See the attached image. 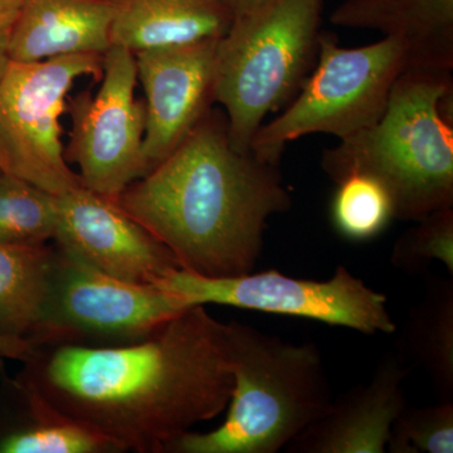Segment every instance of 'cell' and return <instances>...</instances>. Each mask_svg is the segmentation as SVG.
Instances as JSON below:
<instances>
[{
  "mask_svg": "<svg viewBox=\"0 0 453 453\" xmlns=\"http://www.w3.org/2000/svg\"><path fill=\"white\" fill-rule=\"evenodd\" d=\"M26 365L27 389L122 452H168L219 417L234 392L226 325L204 305L119 345L42 344Z\"/></svg>",
  "mask_w": 453,
  "mask_h": 453,
  "instance_id": "1",
  "label": "cell"
},
{
  "mask_svg": "<svg viewBox=\"0 0 453 453\" xmlns=\"http://www.w3.org/2000/svg\"><path fill=\"white\" fill-rule=\"evenodd\" d=\"M277 168L235 150L226 115L210 111L116 202L174 255L181 270L232 279L252 273L267 220L290 208Z\"/></svg>",
  "mask_w": 453,
  "mask_h": 453,
  "instance_id": "2",
  "label": "cell"
},
{
  "mask_svg": "<svg viewBox=\"0 0 453 453\" xmlns=\"http://www.w3.org/2000/svg\"><path fill=\"white\" fill-rule=\"evenodd\" d=\"M451 73L408 67L380 120L324 151L325 174L335 183L350 175L380 181L401 220L453 207Z\"/></svg>",
  "mask_w": 453,
  "mask_h": 453,
  "instance_id": "3",
  "label": "cell"
},
{
  "mask_svg": "<svg viewBox=\"0 0 453 453\" xmlns=\"http://www.w3.org/2000/svg\"><path fill=\"white\" fill-rule=\"evenodd\" d=\"M226 325L234 392L225 422L187 432L172 453H277L319 421L333 402L320 349L285 342L249 324Z\"/></svg>",
  "mask_w": 453,
  "mask_h": 453,
  "instance_id": "4",
  "label": "cell"
},
{
  "mask_svg": "<svg viewBox=\"0 0 453 453\" xmlns=\"http://www.w3.org/2000/svg\"><path fill=\"white\" fill-rule=\"evenodd\" d=\"M324 0H273L234 18L217 42L213 100L235 150L251 153L267 115L299 94L319 55Z\"/></svg>",
  "mask_w": 453,
  "mask_h": 453,
  "instance_id": "5",
  "label": "cell"
},
{
  "mask_svg": "<svg viewBox=\"0 0 453 453\" xmlns=\"http://www.w3.org/2000/svg\"><path fill=\"white\" fill-rule=\"evenodd\" d=\"M407 68V50L396 38L342 49L335 35L321 32L311 73L282 112L259 127L250 151L279 166L286 145L294 140L312 134L344 140L374 127Z\"/></svg>",
  "mask_w": 453,
  "mask_h": 453,
  "instance_id": "6",
  "label": "cell"
},
{
  "mask_svg": "<svg viewBox=\"0 0 453 453\" xmlns=\"http://www.w3.org/2000/svg\"><path fill=\"white\" fill-rule=\"evenodd\" d=\"M103 76V56L73 55L20 64L0 79V173L53 196L81 186L68 166L59 118L77 79Z\"/></svg>",
  "mask_w": 453,
  "mask_h": 453,
  "instance_id": "7",
  "label": "cell"
},
{
  "mask_svg": "<svg viewBox=\"0 0 453 453\" xmlns=\"http://www.w3.org/2000/svg\"><path fill=\"white\" fill-rule=\"evenodd\" d=\"M154 286L174 292L190 305L216 303L310 319L365 335L396 332L386 295L372 290L344 266L336 267L326 281L296 279L276 270L210 279L177 268Z\"/></svg>",
  "mask_w": 453,
  "mask_h": 453,
  "instance_id": "8",
  "label": "cell"
},
{
  "mask_svg": "<svg viewBox=\"0 0 453 453\" xmlns=\"http://www.w3.org/2000/svg\"><path fill=\"white\" fill-rule=\"evenodd\" d=\"M135 55L111 46L103 56L96 94L80 92L67 101L73 130L65 160L79 166L81 186L106 198L151 172L144 154L145 104L135 98Z\"/></svg>",
  "mask_w": 453,
  "mask_h": 453,
  "instance_id": "9",
  "label": "cell"
},
{
  "mask_svg": "<svg viewBox=\"0 0 453 453\" xmlns=\"http://www.w3.org/2000/svg\"><path fill=\"white\" fill-rule=\"evenodd\" d=\"M174 292L98 273L56 249L42 344L91 338L133 342L190 308Z\"/></svg>",
  "mask_w": 453,
  "mask_h": 453,
  "instance_id": "10",
  "label": "cell"
},
{
  "mask_svg": "<svg viewBox=\"0 0 453 453\" xmlns=\"http://www.w3.org/2000/svg\"><path fill=\"white\" fill-rule=\"evenodd\" d=\"M59 251L115 279L154 286L179 267L174 255L118 202L80 186L57 196Z\"/></svg>",
  "mask_w": 453,
  "mask_h": 453,
  "instance_id": "11",
  "label": "cell"
},
{
  "mask_svg": "<svg viewBox=\"0 0 453 453\" xmlns=\"http://www.w3.org/2000/svg\"><path fill=\"white\" fill-rule=\"evenodd\" d=\"M219 40L135 53L145 91L142 146L150 168L163 162L211 111Z\"/></svg>",
  "mask_w": 453,
  "mask_h": 453,
  "instance_id": "12",
  "label": "cell"
},
{
  "mask_svg": "<svg viewBox=\"0 0 453 453\" xmlns=\"http://www.w3.org/2000/svg\"><path fill=\"white\" fill-rule=\"evenodd\" d=\"M411 368L396 351L380 357L371 381L334 398L329 411L285 447L288 453H384L390 429L408 404Z\"/></svg>",
  "mask_w": 453,
  "mask_h": 453,
  "instance_id": "13",
  "label": "cell"
},
{
  "mask_svg": "<svg viewBox=\"0 0 453 453\" xmlns=\"http://www.w3.org/2000/svg\"><path fill=\"white\" fill-rule=\"evenodd\" d=\"M116 0H23L8 32V55L20 64L98 55L111 47Z\"/></svg>",
  "mask_w": 453,
  "mask_h": 453,
  "instance_id": "14",
  "label": "cell"
},
{
  "mask_svg": "<svg viewBox=\"0 0 453 453\" xmlns=\"http://www.w3.org/2000/svg\"><path fill=\"white\" fill-rule=\"evenodd\" d=\"M330 22L402 41L408 67L452 71L453 0H342Z\"/></svg>",
  "mask_w": 453,
  "mask_h": 453,
  "instance_id": "15",
  "label": "cell"
},
{
  "mask_svg": "<svg viewBox=\"0 0 453 453\" xmlns=\"http://www.w3.org/2000/svg\"><path fill=\"white\" fill-rule=\"evenodd\" d=\"M234 17L219 0H116L111 46L135 53L219 40Z\"/></svg>",
  "mask_w": 453,
  "mask_h": 453,
  "instance_id": "16",
  "label": "cell"
},
{
  "mask_svg": "<svg viewBox=\"0 0 453 453\" xmlns=\"http://www.w3.org/2000/svg\"><path fill=\"white\" fill-rule=\"evenodd\" d=\"M411 368L427 372L438 401L453 402V277L431 276L396 342Z\"/></svg>",
  "mask_w": 453,
  "mask_h": 453,
  "instance_id": "17",
  "label": "cell"
},
{
  "mask_svg": "<svg viewBox=\"0 0 453 453\" xmlns=\"http://www.w3.org/2000/svg\"><path fill=\"white\" fill-rule=\"evenodd\" d=\"M55 264L56 250L46 244L0 243V333L40 338Z\"/></svg>",
  "mask_w": 453,
  "mask_h": 453,
  "instance_id": "18",
  "label": "cell"
},
{
  "mask_svg": "<svg viewBox=\"0 0 453 453\" xmlns=\"http://www.w3.org/2000/svg\"><path fill=\"white\" fill-rule=\"evenodd\" d=\"M32 419L0 438V453H118L120 447L94 429L62 416L22 384Z\"/></svg>",
  "mask_w": 453,
  "mask_h": 453,
  "instance_id": "19",
  "label": "cell"
},
{
  "mask_svg": "<svg viewBox=\"0 0 453 453\" xmlns=\"http://www.w3.org/2000/svg\"><path fill=\"white\" fill-rule=\"evenodd\" d=\"M57 196L0 173V243L42 246L56 231Z\"/></svg>",
  "mask_w": 453,
  "mask_h": 453,
  "instance_id": "20",
  "label": "cell"
},
{
  "mask_svg": "<svg viewBox=\"0 0 453 453\" xmlns=\"http://www.w3.org/2000/svg\"><path fill=\"white\" fill-rule=\"evenodd\" d=\"M332 220L336 232L354 242L378 237L395 219L388 192L380 181L350 175L336 183Z\"/></svg>",
  "mask_w": 453,
  "mask_h": 453,
  "instance_id": "21",
  "label": "cell"
},
{
  "mask_svg": "<svg viewBox=\"0 0 453 453\" xmlns=\"http://www.w3.org/2000/svg\"><path fill=\"white\" fill-rule=\"evenodd\" d=\"M393 246L390 264L407 275H422L440 262L453 277V207L416 220Z\"/></svg>",
  "mask_w": 453,
  "mask_h": 453,
  "instance_id": "22",
  "label": "cell"
},
{
  "mask_svg": "<svg viewBox=\"0 0 453 453\" xmlns=\"http://www.w3.org/2000/svg\"><path fill=\"white\" fill-rule=\"evenodd\" d=\"M387 452L452 453L453 402L421 408L405 405L390 429Z\"/></svg>",
  "mask_w": 453,
  "mask_h": 453,
  "instance_id": "23",
  "label": "cell"
},
{
  "mask_svg": "<svg viewBox=\"0 0 453 453\" xmlns=\"http://www.w3.org/2000/svg\"><path fill=\"white\" fill-rule=\"evenodd\" d=\"M42 342L37 339L19 338V336L5 335L0 333V357L3 359L31 362L37 357Z\"/></svg>",
  "mask_w": 453,
  "mask_h": 453,
  "instance_id": "24",
  "label": "cell"
},
{
  "mask_svg": "<svg viewBox=\"0 0 453 453\" xmlns=\"http://www.w3.org/2000/svg\"><path fill=\"white\" fill-rule=\"evenodd\" d=\"M219 2L228 9L232 17L237 18L258 11L273 0H219Z\"/></svg>",
  "mask_w": 453,
  "mask_h": 453,
  "instance_id": "25",
  "label": "cell"
},
{
  "mask_svg": "<svg viewBox=\"0 0 453 453\" xmlns=\"http://www.w3.org/2000/svg\"><path fill=\"white\" fill-rule=\"evenodd\" d=\"M23 0H0V32H9L16 22Z\"/></svg>",
  "mask_w": 453,
  "mask_h": 453,
  "instance_id": "26",
  "label": "cell"
},
{
  "mask_svg": "<svg viewBox=\"0 0 453 453\" xmlns=\"http://www.w3.org/2000/svg\"><path fill=\"white\" fill-rule=\"evenodd\" d=\"M11 64L8 55V32H0V79Z\"/></svg>",
  "mask_w": 453,
  "mask_h": 453,
  "instance_id": "27",
  "label": "cell"
}]
</instances>
